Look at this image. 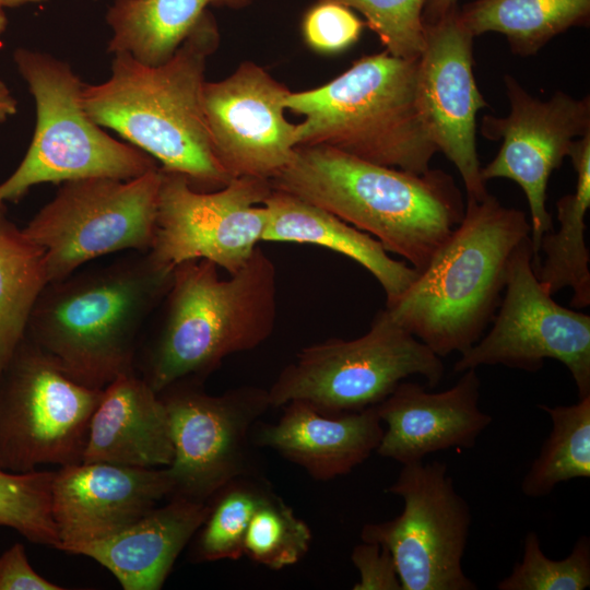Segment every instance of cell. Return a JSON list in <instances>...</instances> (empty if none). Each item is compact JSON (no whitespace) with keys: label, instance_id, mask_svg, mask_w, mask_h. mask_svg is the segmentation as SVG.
I'll list each match as a JSON object with an SVG mask.
<instances>
[{"label":"cell","instance_id":"cell-24","mask_svg":"<svg viewBox=\"0 0 590 590\" xmlns=\"http://www.w3.org/2000/svg\"><path fill=\"white\" fill-rule=\"evenodd\" d=\"M568 156L577 175L576 189L557 200L559 229L542 237L540 251L545 259L533 270L552 296L570 287L571 306L585 308L590 305V253L585 240V219L590 206V132L571 143Z\"/></svg>","mask_w":590,"mask_h":590},{"label":"cell","instance_id":"cell-20","mask_svg":"<svg viewBox=\"0 0 590 590\" xmlns=\"http://www.w3.org/2000/svg\"><path fill=\"white\" fill-rule=\"evenodd\" d=\"M276 423H257L252 444L270 448L318 481L350 473L376 451L384 434L376 405L337 415L293 400Z\"/></svg>","mask_w":590,"mask_h":590},{"label":"cell","instance_id":"cell-37","mask_svg":"<svg viewBox=\"0 0 590 590\" xmlns=\"http://www.w3.org/2000/svg\"><path fill=\"white\" fill-rule=\"evenodd\" d=\"M458 0H426L423 10V22H433L449 10L456 8Z\"/></svg>","mask_w":590,"mask_h":590},{"label":"cell","instance_id":"cell-23","mask_svg":"<svg viewBox=\"0 0 590 590\" xmlns=\"http://www.w3.org/2000/svg\"><path fill=\"white\" fill-rule=\"evenodd\" d=\"M263 205L268 221L262 241L317 245L349 257L379 282L386 306L397 300L417 276L414 268L393 260L376 238L296 196L272 189Z\"/></svg>","mask_w":590,"mask_h":590},{"label":"cell","instance_id":"cell-3","mask_svg":"<svg viewBox=\"0 0 590 590\" xmlns=\"http://www.w3.org/2000/svg\"><path fill=\"white\" fill-rule=\"evenodd\" d=\"M173 271L148 252L133 251L49 282L34 304L25 337L70 378L103 390L135 373L140 332L162 304Z\"/></svg>","mask_w":590,"mask_h":590},{"label":"cell","instance_id":"cell-12","mask_svg":"<svg viewBox=\"0 0 590 590\" xmlns=\"http://www.w3.org/2000/svg\"><path fill=\"white\" fill-rule=\"evenodd\" d=\"M530 236L511 256L491 330L460 353L453 370L504 365L530 373L553 358L569 370L578 398L590 396V316L556 303L533 270Z\"/></svg>","mask_w":590,"mask_h":590},{"label":"cell","instance_id":"cell-9","mask_svg":"<svg viewBox=\"0 0 590 590\" xmlns=\"http://www.w3.org/2000/svg\"><path fill=\"white\" fill-rule=\"evenodd\" d=\"M161 168L139 177H86L60 184L23 227L44 251L47 280H62L98 257L148 252L155 231Z\"/></svg>","mask_w":590,"mask_h":590},{"label":"cell","instance_id":"cell-10","mask_svg":"<svg viewBox=\"0 0 590 590\" xmlns=\"http://www.w3.org/2000/svg\"><path fill=\"white\" fill-rule=\"evenodd\" d=\"M102 393L70 378L25 337L0 376V469L82 462Z\"/></svg>","mask_w":590,"mask_h":590},{"label":"cell","instance_id":"cell-22","mask_svg":"<svg viewBox=\"0 0 590 590\" xmlns=\"http://www.w3.org/2000/svg\"><path fill=\"white\" fill-rule=\"evenodd\" d=\"M173 456L165 403L141 376H120L103 389L92 415L83 462L166 468Z\"/></svg>","mask_w":590,"mask_h":590},{"label":"cell","instance_id":"cell-8","mask_svg":"<svg viewBox=\"0 0 590 590\" xmlns=\"http://www.w3.org/2000/svg\"><path fill=\"white\" fill-rule=\"evenodd\" d=\"M420 375L429 388L444 376L441 357L379 311L362 337L328 339L302 349L268 390L271 406L293 400L337 415L374 406L405 378Z\"/></svg>","mask_w":590,"mask_h":590},{"label":"cell","instance_id":"cell-14","mask_svg":"<svg viewBox=\"0 0 590 590\" xmlns=\"http://www.w3.org/2000/svg\"><path fill=\"white\" fill-rule=\"evenodd\" d=\"M158 394L167 410L174 448L166 467L170 497L208 503L229 481L256 474L251 433L271 408L268 390L245 386L212 396L199 381L182 380Z\"/></svg>","mask_w":590,"mask_h":590},{"label":"cell","instance_id":"cell-5","mask_svg":"<svg viewBox=\"0 0 590 590\" xmlns=\"http://www.w3.org/2000/svg\"><path fill=\"white\" fill-rule=\"evenodd\" d=\"M530 232L522 211L491 193L467 199L462 221L387 311L439 357L464 352L492 322L511 256Z\"/></svg>","mask_w":590,"mask_h":590},{"label":"cell","instance_id":"cell-40","mask_svg":"<svg viewBox=\"0 0 590 590\" xmlns=\"http://www.w3.org/2000/svg\"><path fill=\"white\" fill-rule=\"evenodd\" d=\"M8 25V17L4 13V10L0 8V37L5 32Z\"/></svg>","mask_w":590,"mask_h":590},{"label":"cell","instance_id":"cell-34","mask_svg":"<svg viewBox=\"0 0 590 590\" xmlns=\"http://www.w3.org/2000/svg\"><path fill=\"white\" fill-rule=\"evenodd\" d=\"M364 23L353 10L331 0H318L303 17L306 44L319 52H341L354 45Z\"/></svg>","mask_w":590,"mask_h":590},{"label":"cell","instance_id":"cell-26","mask_svg":"<svg viewBox=\"0 0 590 590\" xmlns=\"http://www.w3.org/2000/svg\"><path fill=\"white\" fill-rule=\"evenodd\" d=\"M458 15L473 37L500 33L514 54L529 57L569 28L588 26L590 0H474Z\"/></svg>","mask_w":590,"mask_h":590},{"label":"cell","instance_id":"cell-28","mask_svg":"<svg viewBox=\"0 0 590 590\" xmlns=\"http://www.w3.org/2000/svg\"><path fill=\"white\" fill-rule=\"evenodd\" d=\"M552 420V429L521 482L531 498L548 495L554 487L590 476V396L571 405H538Z\"/></svg>","mask_w":590,"mask_h":590},{"label":"cell","instance_id":"cell-32","mask_svg":"<svg viewBox=\"0 0 590 590\" xmlns=\"http://www.w3.org/2000/svg\"><path fill=\"white\" fill-rule=\"evenodd\" d=\"M589 587V536L581 535L567 557L555 560L545 556L534 531L524 538L521 560L496 586L498 590H585Z\"/></svg>","mask_w":590,"mask_h":590},{"label":"cell","instance_id":"cell-6","mask_svg":"<svg viewBox=\"0 0 590 590\" xmlns=\"http://www.w3.org/2000/svg\"><path fill=\"white\" fill-rule=\"evenodd\" d=\"M418 58L384 50L363 56L330 82L290 92L284 106L303 115L297 145H326L364 161L423 174L436 152L416 97Z\"/></svg>","mask_w":590,"mask_h":590},{"label":"cell","instance_id":"cell-27","mask_svg":"<svg viewBox=\"0 0 590 590\" xmlns=\"http://www.w3.org/2000/svg\"><path fill=\"white\" fill-rule=\"evenodd\" d=\"M47 283L43 249L0 204V376L24 340L34 304Z\"/></svg>","mask_w":590,"mask_h":590},{"label":"cell","instance_id":"cell-4","mask_svg":"<svg viewBox=\"0 0 590 590\" xmlns=\"http://www.w3.org/2000/svg\"><path fill=\"white\" fill-rule=\"evenodd\" d=\"M163 303V320L141 376L156 393L178 381L205 378L227 356L253 350L271 335L276 269L260 246L226 279L209 260L186 261L174 268Z\"/></svg>","mask_w":590,"mask_h":590},{"label":"cell","instance_id":"cell-39","mask_svg":"<svg viewBox=\"0 0 590 590\" xmlns=\"http://www.w3.org/2000/svg\"><path fill=\"white\" fill-rule=\"evenodd\" d=\"M46 0H0V8H14L26 3L42 2Z\"/></svg>","mask_w":590,"mask_h":590},{"label":"cell","instance_id":"cell-17","mask_svg":"<svg viewBox=\"0 0 590 590\" xmlns=\"http://www.w3.org/2000/svg\"><path fill=\"white\" fill-rule=\"evenodd\" d=\"M290 90L262 67L243 62L205 82L203 107L214 155L231 178H273L293 158L296 125L284 116Z\"/></svg>","mask_w":590,"mask_h":590},{"label":"cell","instance_id":"cell-16","mask_svg":"<svg viewBox=\"0 0 590 590\" xmlns=\"http://www.w3.org/2000/svg\"><path fill=\"white\" fill-rule=\"evenodd\" d=\"M458 5L424 23L425 47L418 58L416 97L426 131L438 152L457 167L467 199L488 194L476 152V114L488 106L473 73V36L462 25Z\"/></svg>","mask_w":590,"mask_h":590},{"label":"cell","instance_id":"cell-2","mask_svg":"<svg viewBox=\"0 0 590 590\" xmlns=\"http://www.w3.org/2000/svg\"><path fill=\"white\" fill-rule=\"evenodd\" d=\"M272 189L324 209L424 270L462 221L465 203L451 175L416 174L326 145H297Z\"/></svg>","mask_w":590,"mask_h":590},{"label":"cell","instance_id":"cell-21","mask_svg":"<svg viewBox=\"0 0 590 590\" xmlns=\"http://www.w3.org/2000/svg\"><path fill=\"white\" fill-rule=\"evenodd\" d=\"M208 503L169 497L122 531L67 553L90 557L125 590H158L209 512Z\"/></svg>","mask_w":590,"mask_h":590},{"label":"cell","instance_id":"cell-1","mask_svg":"<svg viewBox=\"0 0 590 590\" xmlns=\"http://www.w3.org/2000/svg\"><path fill=\"white\" fill-rule=\"evenodd\" d=\"M219 42L215 19L205 10L162 64L114 54L108 80L83 83L81 105L92 120L149 154L161 169L182 174L194 189H220L232 178L214 155L203 107L205 63Z\"/></svg>","mask_w":590,"mask_h":590},{"label":"cell","instance_id":"cell-29","mask_svg":"<svg viewBox=\"0 0 590 590\" xmlns=\"http://www.w3.org/2000/svg\"><path fill=\"white\" fill-rule=\"evenodd\" d=\"M270 491L269 483L257 474L236 477L221 487L208 502V516L194 534L192 559L240 558L250 519Z\"/></svg>","mask_w":590,"mask_h":590},{"label":"cell","instance_id":"cell-13","mask_svg":"<svg viewBox=\"0 0 590 590\" xmlns=\"http://www.w3.org/2000/svg\"><path fill=\"white\" fill-rule=\"evenodd\" d=\"M269 179L235 177L215 191L194 189L186 176L161 169L157 213L148 253L161 266L205 259L239 271L262 241Z\"/></svg>","mask_w":590,"mask_h":590},{"label":"cell","instance_id":"cell-11","mask_svg":"<svg viewBox=\"0 0 590 590\" xmlns=\"http://www.w3.org/2000/svg\"><path fill=\"white\" fill-rule=\"evenodd\" d=\"M386 492L403 499L402 512L364 524L361 539L389 550L402 590L477 589L462 567L472 515L447 464H403Z\"/></svg>","mask_w":590,"mask_h":590},{"label":"cell","instance_id":"cell-38","mask_svg":"<svg viewBox=\"0 0 590 590\" xmlns=\"http://www.w3.org/2000/svg\"><path fill=\"white\" fill-rule=\"evenodd\" d=\"M16 110L17 102L15 97L12 95L5 83L0 80V123L15 115Z\"/></svg>","mask_w":590,"mask_h":590},{"label":"cell","instance_id":"cell-30","mask_svg":"<svg viewBox=\"0 0 590 590\" xmlns=\"http://www.w3.org/2000/svg\"><path fill=\"white\" fill-rule=\"evenodd\" d=\"M311 543V531L272 489L255 510L244 540V555L270 569L299 562Z\"/></svg>","mask_w":590,"mask_h":590},{"label":"cell","instance_id":"cell-18","mask_svg":"<svg viewBox=\"0 0 590 590\" xmlns=\"http://www.w3.org/2000/svg\"><path fill=\"white\" fill-rule=\"evenodd\" d=\"M173 484L166 468H134L80 462L55 471L51 511L57 550L109 538L169 498Z\"/></svg>","mask_w":590,"mask_h":590},{"label":"cell","instance_id":"cell-35","mask_svg":"<svg viewBox=\"0 0 590 590\" xmlns=\"http://www.w3.org/2000/svg\"><path fill=\"white\" fill-rule=\"evenodd\" d=\"M351 560L359 573V581L354 585V590H402L388 548L362 541L353 548Z\"/></svg>","mask_w":590,"mask_h":590},{"label":"cell","instance_id":"cell-33","mask_svg":"<svg viewBox=\"0 0 590 590\" xmlns=\"http://www.w3.org/2000/svg\"><path fill=\"white\" fill-rule=\"evenodd\" d=\"M358 11L391 56L420 58L425 47L426 0H331Z\"/></svg>","mask_w":590,"mask_h":590},{"label":"cell","instance_id":"cell-7","mask_svg":"<svg viewBox=\"0 0 590 590\" xmlns=\"http://www.w3.org/2000/svg\"><path fill=\"white\" fill-rule=\"evenodd\" d=\"M36 106V126L16 169L0 182V204L20 201L39 184L86 177L131 179L157 168L153 157L110 137L81 105L83 83L70 64L43 51L13 52Z\"/></svg>","mask_w":590,"mask_h":590},{"label":"cell","instance_id":"cell-31","mask_svg":"<svg viewBox=\"0 0 590 590\" xmlns=\"http://www.w3.org/2000/svg\"><path fill=\"white\" fill-rule=\"evenodd\" d=\"M55 471L11 472L0 469V526L30 542L56 548L58 535L51 511Z\"/></svg>","mask_w":590,"mask_h":590},{"label":"cell","instance_id":"cell-25","mask_svg":"<svg viewBox=\"0 0 590 590\" xmlns=\"http://www.w3.org/2000/svg\"><path fill=\"white\" fill-rule=\"evenodd\" d=\"M251 0H114L106 21L113 31L107 50L127 52L158 66L168 60L206 7L243 8Z\"/></svg>","mask_w":590,"mask_h":590},{"label":"cell","instance_id":"cell-15","mask_svg":"<svg viewBox=\"0 0 590 590\" xmlns=\"http://www.w3.org/2000/svg\"><path fill=\"white\" fill-rule=\"evenodd\" d=\"M510 111L506 117L485 115L481 132L489 140H503L496 156L481 169L486 182L507 178L527 197L533 251V268L540 263V245L554 231L547 212L546 189L552 173L568 156L571 143L590 132V98H575L557 91L550 99L530 95L510 74H505Z\"/></svg>","mask_w":590,"mask_h":590},{"label":"cell","instance_id":"cell-19","mask_svg":"<svg viewBox=\"0 0 590 590\" xmlns=\"http://www.w3.org/2000/svg\"><path fill=\"white\" fill-rule=\"evenodd\" d=\"M462 373L456 385L440 392L401 381L376 404L380 421L387 425L376 452L403 465L439 450L473 448L492 416L479 408L476 368Z\"/></svg>","mask_w":590,"mask_h":590},{"label":"cell","instance_id":"cell-36","mask_svg":"<svg viewBox=\"0 0 590 590\" xmlns=\"http://www.w3.org/2000/svg\"><path fill=\"white\" fill-rule=\"evenodd\" d=\"M38 575L28 563L25 547L15 543L0 555V590H63Z\"/></svg>","mask_w":590,"mask_h":590}]
</instances>
